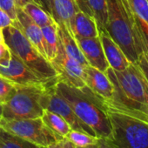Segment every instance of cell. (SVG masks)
I'll return each mask as SVG.
<instances>
[{"mask_svg": "<svg viewBox=\"0 0 148 148\" xmlns=\"http://www.w3.org/2000/svg\"><path fill=\"white\" fill-rule=\"evenodd\" d=\"M112 81L114 92L112 100L104 101L109 106L146 119L148 118V82L136 65H130L124 71H106Z\"/></svg>", "mask_w": 148, "mask_h": 148, "instance_id": "cell-1", "label": "cell"}, {"mask_svg": "<svg viewBox=\"0 0 148 148\" xmlns=\"http://www.w3.org/2000/svg\"><path fill=\"white\" fill-rule=\"evenodd\" d=\"M55 90L98 138L112 140V125L102 99L93 93L86 86L79 88L60 80L56 82Z\"/></svg>", "mask_w": 148, "mask_h": 148, "instance_id": "cell-2", "label": "cell"}, {"mask_svg": "<svg viewBox=\"0 0 148 148\" xmlns=\"http://www.w3.org/2000/svg\"><path fill=\"white\" fill-rule=\"evenodd\" d=\"M107 6L106 32L118 44L127 59L135 64L144 51L135 16L127 0H106Z\"/></svg>", "mask_w": 148, "mask_h": 148, "instance_id": "cell-3", "label": "cell"}, {"mask_svg": "<svg viewBox=\"0 0 148 148\" xmlns=\"http://www.w3.org/2000/svg\"><path fill=\"white\" fill-rule=\"evenodd\" d=\"M5 44L12 53L34 73L45 80L57 81L58 73L51 62L28 40L18 26L13 25L3 29Z\"/></svg>", "mask_w": 148, "mask_h": 148, "instance_id": "cell-4", "label": "cell"}, {"mask_svg": "<svg viewBox=\"0 0 148 148\" xmlns=\"http://www.w3.org/2000/svg\"><path fill=\"white\" fill-rule=\"evenodd\" d=\"M105 106L112 129V141L118 148H148V120Z\"/></svg>", "mask_w": 148, "mask_h": 148, "instance_id": "cell-5", "label": "cell"}, {"mask_svg": "<svg viewBox=\"0 0 148 148\" xmlns=\"http://www.w3.org/2000/svg\"><path fill=\"white\" fill-rule=\"evenodd\" d=\"M46 87L15 85V92L7 101L2 104L3 113L1 119L41 118L44 112L41 105V97Z\"/></svg>", "mask_w": 148, "mask_h": 148, "instance_id": "cell-6", "label": "cell"}, {"mask_svg": "<svg viewBox=\"0 0 148 148\" xmlns=\"http://www.w3.org/2000/svg\"><path fill=\"white\" fill-rule=\"evenodd\" d=\"M0 126L8 132L38 146L47 147L59 140L45 125L41 118L21 119H0Z\"/></svg>", "mask_w": 148, "mask_h": 148, "instance_id": "cell-7", "label": "cell"}, {"mask_svg": "<svg viewBox=\"0 0 148 148\" xmlns=\"http://www.w3.org/2000/svg\"><path fill=\"white\" fill-rule=\"evenodd\" d=\"M55 84L46 87L42 94L41 105L44 110H48L60 115L69 124L71 130L86 132L97 137L93 131L78 118L69 104L56 92Z\"/></svg>", "mask_w": 148, "mask_h": 148, "instance_id": "cell-8", "label": "cell"}, {"mask_svg": "<svg viewBox=\"0 0 148 148\" xmlns=\"http://www.w3.org/2000/svg\"><path fill=\"white\" fill-rule=\"evenodd\" d=\"M51 64L58 73V80L79 88L86 86V67L67 55L60 41L58 54Z\"/></svg>", "mask_w": 148, "mask_h": 148, "instance_id": "cell-9", "label": "cell"}, {"mask_svg": "<svg viewBox=\"0 0 148 148\" xmlns=\"http://www.w3.org/2000/svg\"><path fill=\"white\" fill-rule=\"evenodd\" d=\"M0 75L18 86L46 87L54 85L58 81H49L39 78L13 54L6 66H0Z\"/></svg>", "mask_w": 148, "mask_h": 148, "instance_id": "cell-10", "label": "cell"}, {"mask_svg": "<svg viewBox=\"0 0 148 148\" xmlns=\"http://www.w3.org/2000/svg\"><path fill=\"white\" fill-rule=\"evenodd\" d=\"M75 39L88 64L106 72L109 64L106 58L99 37L75 38Z\"/></svg>", "mask_w": 148, "mask_h": 148, "instance_id": "cell-11", "label": "cell"}, {"mask_svg": "<svg viewBox=\"0 0 148 148\" xmlns=\"http://www.w3.org/2000/svg\"><path fill=\"white\" fill-rule=\"evenodd\" d=\"M86 86L104 101L113 97L114 87L107 74L90 65L86 67Z\"/></svg>", "mask_w": 148, "mask_h": 148, "instance_id": "cell-12", "label": "cell"}, {"mask_svg": "<svg viewBox=\"0 0 148 148\" xmlns=\"http://www.w3.org/2000/svg\"><path fill=\"white\" fill-rule=\"evenodd\" d=\"M99 37L101 41L103 51L109 64V67L114 71H124L130 64H132L125 53L122 51L118 44L111 38V36L105 31H99Z\"/></svg>", "mask_w": 148, "mask_h": 148, "instance_id": "cell-13", "label": "cell"}, {"mask_svg": "<svg viewBox=\"0 0 148 148\" xmlns=\"http://www.w3.org/2000/svg\"><path fill=\"white\" fill-rule=\"evenodd\" d=\"M14 22L23 32L28 40L38 50V51L45 58H47L45 44L41 27L35 24L19 7H17V18Z\"/></svg>", "mask_w": 148, "mask_h": 148, "instance_id": "cell-14", "label": "cell"}, {"mask_svg": "<svg viewBox=\"0 0 148 148\" xmlns=\"http://www.w3.org/2000/svg\"><path fill=\"white\" fill-rule=\"evenodd\" d=\"M70 30L74 38H95L99 36V29L95 18L80 10L71 19Z\"/></svg>", "mask_w": 148, "mask_h": 148, "instance_id": "cell-15", "label": "cell"}, {"mask_svg": "<svg viewBox=\"0 0 148 148\" xmlns=\"http://www.w3.org/2000/svg\"><path fill=\"white\" fill-rule=\"evenodd\" d=\"M58 33L59 41L67 55L79 62L85 67L88 66L89 64L84 55L82 54L79 46L73 34L71 33L70 28H68L63 24H58Z\"/></svg>", "mask_w": 148, "mask_h": 148, "instance_id": "cell-16", "label": "cell"}, {"mask_svg": "<svg viewBox=\"0 0 148 148\" xmlns=\"http://www.w3.org/2000/svg\"><path fill=\"white\" fill-rule=\"evenodd\" d=\"M79 11L75 0H53V18L70 28L71 19Z\"/></svg>", "mask_w": 148, "mask_h": 148, "instance_id": "cell-17", "label": "cell"}, {"mask_svg": "<svg viewBox=\"0 0 148 148\" xmlns=\"http://www.w3.org/2000/svg\"><path fill=\"white\" fill-rule=\"evenodd\" d=\"M41 119L45 125L58 137V139L67 137L71 131L69 124L58 114L48 110H44Z\"/></svg>", "mask_w": 148, "mask_h": 148, "instance_id": "cell-18", "label": "cell"}, {"mask_svg": "<svg viewBox=\"0 0 148 148\" xmlns=\"http://www.w3.org/2000/svg\"><path fill=\"white\" fill-rule=\"evenodd\" d=\"M24 12L39 27L49 25L56 23L53 17L34 1L26 3L22 8Z\"/></svg>", "mask_w": 148, "mask_h": 148, "instance_id": "cell-19", "label": "cell"}, {"mask_svg": "<svg viewBox=\"0 0 148 148\" xmlns=\"http://www.w3.org/2000/svg\"><path fill=\"white\" fill-rule=\"evenodd\" d=\"M41 29L45 44L46 58L51 62L56 58L58 51L59 38L58 33V24L54 23L49 25H45L41 27Z\"/></svg>", "mask_w": 148, "mask_h": 148, "instance_id": "cell-20", "label": "cell"}, {"mask_svg": "<svg viewBox=\"0 0 148 148\" xmlns=\"http://www.w3.org/2000/svg\"><path fill=\"white\" fill-rule=\"evenodd\" d=\"M92 16L96 20L99 31L106 32L107 6L106 0H87Z\"/></svg>", "mask_w": 148, "mask_h": 148, "instance_id": "cell-21", "label": "cell"}, {"mask_svg": "<svg viewBox=\"0 0 148 148\" xmlns=\"http://www.w3.org/2000/svg\"><path fill=\"white\" fill-rule=\"evenodd\" d=\"M0 148H38V146L8 132L0 126Z\"/></svg>", "mask_w": 148, "mask_h": 148, "instance_id": "cell-22", "label": "cell"}, {"mask_svg": "<svg viewBox=\"0 0 148 148\" xmlns=\"http://www.w3.org/2000/svg\"><path fill=\"white\" fill-rule=\"evenodd\" d=\"M67 138L74 144V145L76 147L81 148H89L96 145L99 139L98 137L75 130H71L67 135Z\"/></svg>", "mask_w": 148, "mask_h": 148, "instance_id": "cell-23", "label": "cell"}, {"mask_svg": "<svg viewBox=\"0 0 148 148\" xmlns=\"http://www.w3.org/2000/svg\"><path fill=\"white\" fill-rule=\"evenodd\" d=\"M133 14L148 25V2L147 0H127Z\"/></svg>", "mask_w": 148, "mask_h": 148, "instance_id": "cell-24", "label": "cell"}, {"mask_svg": "<svg viewBox=\"0 0 148 148\" xmlns=\"http://www.w3.org/2000/svg\"><path fill=\"white\" fill-rule=\"evenodd\" d=\"M15 92V84L0 75V102L4 104Z\"/></svg>", "mask_w": 148, "mask_h": 148, "instance_id": "cell-25", "label": "cell"}, {"mask_svg": "<svg viewBox=\"0 0 148 148\" xmlns=\"http://www.w3.org/2000/svg\"><path fill=\"white\" fill-rule=\"evenodd\" d=\"M135 22H136L139 35H140L142 42H143L144 49L148 53V25L145 21L141 20L140 18H138L136 16H135Z\"/></svg>", "mask_w": 148, "mask_h": 148, "instance_id": "cell-26", "label": "cell"}, {"mask_svg": "<svg viewBox=\"0 0 148 148\" xmlns=\"http://www.w3.org/2000/svg\"><path fill=\"white\" fill-rule=\"evenodd\" d=\"M135 64L142 72L146 81L148 82V53L145 51V49L144 51L139 55Z\"/></svg>", "mask_w": 148, "mask_h": 148, "instance_id": "cell-27", "label": "cell"}, {"mask_svg": "<svg viewBox=\"0 0 148 148\" xmlns=\"http://www.w3.org/2000/svg\"><path fill=\"white\" fill-rule=\"evenodd\" d=\"M0 8L5 11L15 21L17 18V6L15 0H0Z\"/></svg>", "mask_w": 148, "mask_h": 148, "instance_id": "cell-28", "label": "cell"}, {"mask_svg": "<svg viewBox=\"0 0 148 148\" xmlns=\"http://www.w3.org/2000/svg\"><path fill=\"white\" fill-rule=\"evenodd\" d=\"M12 57V51L5 42L0 43V66H6L9 64Z\"/></svg>", "mask_w": 148, "mask_h": 148, "instance_id": "cell-29", "label": "cell"}, {"mask_svg": "<svg viewBox=\"0 0 148 148\" xmlns=\"http://www.w3.org/2000/svg\"><path fill=\"white\" fill-rule=\"evenodd\" d=\"M47 148H76V146L67 137H65L51 144Z\"/></svg>", "mask_w": 148, "mask_h": 148, "instance_id": "cell-30", "label": "cell"}, {"mask_svg": "<svg viewBox=\"0 0 148 148\" xmlns=\"http://www.w3.org/2000/svg\"><path fill=\"white\" fill-rule=\"evenodd\" d=\"M14 20L9 16V14L0 8V28L5 29L12 25H13Z\"/></svg>", "mask_w": 148, "mask_h": 148, "instance_id": "cell-31", "label": "cell"}, {"mask_svg": "<svg viewBox=\"0 0 148 148\" xmlns=\"http://www.w3.org/2000/svg\"><path fill=\"white\" fill-rule=\"evenodd\" d=\"M89 148H118V147L113 144L112 140L107 139V138H99L97 144Z\"/></svg>", "mask_w": 148, "mask_h": 148, "instance_id": "cell-32", "label": "cell"}, {"mask_svg": "<svg viewBox=\"0 0 148 148\" xmlns=\"http://www.w3.org/2000/svg\"><path fill=\"white\" fill-rule=\"evenodd\" d=\"M44 10L53 17V0H34Z\"/></svg>", "mask_w": 148, "mask_h": 148, "instance_id": "cell-33", "label": "cell"}, {"mask_svg": "<svg viewBox=\"0 0 148 148\" xmlns=\"http://www.w3.org/2000/svg\"><path fill=\"white\" fill-rule=\"evenodd\" d=\"M75 2L79 7V9L84 12H86V14L88 15H91L92 16V11L89 7V5H88V2L87 0H75ZM93 17V16H92Z\"/></svg>", "mask_w": 148, "mask_h": 148, "instance_id": "cell-34", "label": "cell"}, {"mask_svg": "<svg viewBox=\"0 0 148 148\" xmlns=\"http://www.w3.org/2000/svg\"><path fill=\"white\" fill-rule=\"evenodd\" d=\"M30 1H34V0H15V3H16L17 7L22 8L26 3H28Z\"/></svg>", "mask_w": 148, "mask_h": 148, "instance_id": "cell-35", "label": "cell"}, {"mask_svg": "<svg viewBox=\"0 0 148 148\" xmlns=\"http://www.w3.org/2000/svg\"><path fill=\"white\" fill-rule=\"evenodd\" d=\"M5 36L3 32V29L0 28V43H5Z\"/></svg>", "mask_w": 148, "mask_h": 148, "instance_id": "cell-36", "label": "cell"}, {"mask_svg": "<svg viewBox=\"0 0 148 148\" xmlns=\"http://www.w3.org/2000/svg\"><path fill=\"white\" fill-rule=\"evenodd\" d=\"M2 113H3V105L0 102V119L2 118Z\"/></svg>", "mask_w": 148, "mask_h": 148, "instance_id": "cell-37", "label": "cell"}, {"mask_svg": "<svg viewBox=\"0 0 148 148\" xmlns=\"http://www.w3.org/2000/svg\"><path fill=\"white\" fill-rule=\"evenodd\" d=\"M38 148H47V147H43V146H38Z\"/></svg>", "mask_w": 148, "mask_h": 148, "instance_id": "cell-38", "label": "cell"}, {"mask_svg": "<svg viewBox=\"0 0 148 148\" xmlns=\"http://www.w3.org/2000/svg\"><path fill=\"white\" fill-rule=\"evenodd\" d=\"M76 148H81V147H76Z\"/></svg>", "mask_w": 148, "mask_h": 148, "instance_id": "cell-39", "label": "cell"}, {"mask_svg": "<svg viewBox=\"0 0 148 148\" xmlns=\"http://www.w3.org/2000/svg\"><path fill=\"white\" fill-rule=\"evenodd\" d=\"M146 120H148V118H147V119H146Z\"/></svg>", "mask_w": 148, "mask_h": 148, "instance_id": "cell-40", "label": "cell"}, {"mask_svg": "<svg viewBox=\"0 0 148 148\" xmlns=\"http://www.w3.org/2000/svg\"><path fill=\"white\" fill-rule=\"evenodd\" d=\"M147 2H148V0H147Z\"/></svg>", "mask_w": 148, "mask_h": 148, "instance_id": "cell-41", "label": "cell"}]
</instances>
